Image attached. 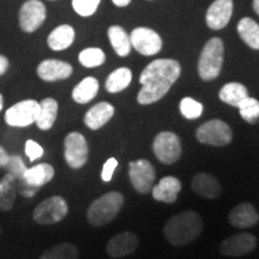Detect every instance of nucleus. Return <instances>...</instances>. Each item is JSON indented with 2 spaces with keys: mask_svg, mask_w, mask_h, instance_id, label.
Masks as SVG:
<instances>
[{
  "mask_svg": "<svg viewBox=\"0 0 259 259\" xmlns=\"http://www.w3.org/2000/svg\"><path fill=\"white\" fill-rule=\"evenodd\" d=\"M108 38L111 41L113 50L119 57H127L131 52V40L125 29L119 25H112L108 29Z\"/></svg>",
  "mask_w": 259,
  "mask_h": 259,
  "instance_id": "obj_27",
  "label": "nucleus"
},
{
  "mask_svg": "<svg viewBox=\"0 0 259 259\" xmlns=\"http://www.w3.org/2000/svg\"><path fill=\"white\" fill-rule=\"evenodd\" d=\"M17 191L22 197H24V198H32V197L36 196V193L40 191V189L29 185L25 181L19 179L17 180Z\"/></svg>",
  "mask_w": 259,
  "mask_h": 259,
  "instance_id": "obj_38",
  "label": "nucleus"
},
{
  "mask_svg": "<svg viewBox=\"0 0 259 259\" xmlns=\"http://www.w3.org/2000/svg\"><path fill=\"white\" fill-rule=\"evenodd\" d=\"M240 116L248 124H257L259 122V101L254 97L247 96L238 106Z\"/></svg>",
  "mask_w": 259,
  "mask_h": 259,
  "instance_id": "obj_31",
  "label": "nucleus"
},
{
  "mask_svg": "<svg viewBox=\"0 0 259 259\" xmlns=\"http://www.w3.org/2000/svg\"><path fill=\"white\" fill-rule=\"evenodd\" d=\"M10 160V155L4 148L0 145V168H4Z\"/></svg>",
  "mask_w": 259,
  "mask_h": 259,
  "instance_id": "obj_39",
  "label": "nucleus"
},
{
  "mask_svg": "<svg viewBox=\"0 0 259 259\" xmlns=\"http://www.w3.org/2000/svg\"><path fill=\"white\" fill-rule=\"evenodd\" d=\"M196 138L199 143L211 147H225L233 141L231 126L220 119H212L200 125L196 131Z\"/></svg>",
  "mask_w": 259,
  "mask_h": 259,
  "instance_id": "obj_6",
  "label": "nucleus"
},
{
  "mask_svg": "<svg viewBox=\"0 0 259 259\" xmlns=\"http://www.w3.org/2000/svg\"><path fill=\"white\" fill-rule=\"evenodd\" d=\"M203 228L202 216L193 210H186L168 220L163 227V236L170 245L185 246L196 240Z\"/></svg>",
  "mask_w": 259,
  "mask_h": 259,
  "instance_id": "obj_2",
  "label": "nucleus"
},
{
  "mask_svg": "<svg viewBox=\"0 0 259 259\" xmlns=\"http://www.w3.org/2000/svg\"><path fill=\"white\" fill-rule=\"evenodd\" d=\"M40 103L35 100H23L15 103L5 112V122L11 127H28L35 124Z\"/></svg>",
  "mask_w": 259,
  "mask_h": 259,
  "instance_id": "obj_10",
  "label": "nucleus"
},
{
  "mask_svg": "<svg viewBox=\"0 0 259 259\" xmlns=\"http://www.w3.org/2000/svg\"><path fill=\"white\" fill-rule=\"evenodd\" d=\"M0 234H2V227H0Z\"/></svg>",
  "mask_w": 259,
  "mask_h": 259,
  "instance_id": "obj_44",
  "label": "nucleus"
},
{
  "mask_svg": "<svg viewBox=\"0 0 259 259\" xmlns=\"http://www.w3.org/2000/svg\"><path fill=\"white\" fill-rule=\"evenodd\" d=\"M247 96V88H246L244 84L236 82L225 84L221 88V90H220L219 94L220 100H221L222 102H225L229 106L236 107V108H238V106L240 105Z\"/></svg>",
  "mask_w": 259,
  "mask_h": 259,
  "instance_id": "obj_26",
  "label": "nucleus"
},
{
  "mask_svg": "<svg viewBox=\"0 0 259 259\" xmlns=\"http://www.w3.org/2000/svg\"><path fill=\"white\" fill-rule=\"evenodd\" d=\"M257 246V238L251 233H238L226 240L220 246V252L228 257H241L251 253Z\"/></svg>",
  "mask_w": 259,
  "mask_h": 259,
  "instance_id": "obj_12",
  "label": "nucleus"
},
{
  "mask_svg": "<svg viewBox=\"0 0 259 259\" xmlns=\"http://www.w3.org/2000/svg\"><path fill=\"white\" fill-rule=\"evenodd\" d=\"M9 66H10V63L8 58L0 54V76H3V74L6 73V71L9 70Z\"/></svg>",
  "mask_w": 259,
  "mask_h": 259,
  "instance_id": "obj_40",
  "label": "nucleus"
},
{
  "mask_svg": "<svg viewBox=\"0 0 259 259\" xmlns=\"http://www.w3.org/2000/svg\"><path fill=\"white\" fill-rule=\"evenodd\" d=\"M228 221L235 228L246 229L257 225L259 221V215L251 203L244 202L238 204L235 208L231 210L228 215Z\"/></svg>",
  "mask_w": 259,
  "mask_h": 259,
  "instance_id": "obj_18",
  "label": "nucleus"
},
{
  "mask_svg": "<svg viewBox=\"0 0 259 259\" xmlns=\"http://www.w3.org/2000/svg\"><path fill=\"white\" fill-rule=\"evenodd\" d=\"M17 179L6 173L0 180V210L10 211L15 205L17 198Z\"/></svg>",
  "mask_w": 259,
  "mask_h": 259,
  "instance_id": "obj_23",
  "label": "nucleus"
},
{
  "mask_svg": "<svg viewBox=\"0 0 259 259\" xmlns=\"http://www.w3.org/2000/svg\"><path fill=\"white\" fill-rule=\"evenodd\" d=\"M131 46L142 56H155L162 48V38L156 31L149 28H136L130 35Z\"/></svg>",
  "mask_w": 259,
  "mask_h": 259,
  "instance_id": "obj_11",
  "label": "nucleus"
},
{
  "mask_svg": "<svg viewBox=\"0 0 259 259\" xmlns=\"http://www.w3.org/2000/svg\"><path fill=\"white\" fill-rule=\"evenodd\" d=\"M181 73V65L174 59L151 61L139 77L142 89L137 95L139 105H151L160 101L169 92Z\"/></svg>",
  "mask_w": 259,
  "mask_h": 259,
  "instance_id": "obj_1",
  "label": "nucleus"
},
{
  "mask_svg": "<svg viewBox=\"0 0 259 259\" xmlns=\"http://www.w3.org/2000/svg\"><path fill=\"white\" fill-rule=\"evenodd\" d=\"M100 84L95 77H85L74 87L72 90V99L79 105H85L95 99L99 93Z\"/></svg>",
  "mask_w": 259,
  "mask_h": 259,
  "instance_id": "obj_24",
  "label": "nucleus"
},
{
  "mask_svg": "<svg viewBox=\"0 0 259 259\" xmlns=\"http://www.w3.org/2000/svg\"><path fill=\"white\" fill-rule=\"evenodd\" d=\"M233 0H215L206 12V24L212 30L223 29L231 21Z\"/></svg>",
  "mask_w": 259,
  "mask_h": 259,
  "instance_id": "obj_17",
  "label": "nucleus"
},
{
  "mask_svg": "<svg viewBox=\"0 0 259 259\" xmlns=\"http://www.w3.org/2000/svg\"><path fill=\"white\" fill-rule=\"evenodd\" d=\"M225 46L220 37H212L206 42L198 61V74L203 80H213L221 73Z\"/></svg>",
  "mask_w": 259,
  "mask_h": 259,
  "instance_id": "obj_4",
  "label": "nucleus"
},
{
  "mask_svg": "<svg viewBox=\"0 0 259 259\" xmlns=\"http://www.w3.org/2000/svg\"><path fill=\"white\" fill-rule=\"evenodd\" d=\"M128 178L132 187L141 194L151 192L156 180V171L150 161L145 158L131 161L128 163Z\"/></svg>",
  "mask_w": 259,
  "mask_h": 259,
  "instance_id": "obj_9",
  "label": "nucleus"
},
{
  "mask_svg": "<svg viewBox=\"0 0 259 259\" xmlns=\"http://www.w3.org/2000/svg\"><path fill=\"white\" fill-rule=\"evenodd\" d=\"M139 239L134 232H121L107 242L106 251L109 257L122 258L132 254L138 248Z\"/></svg>",
  "mask_w": 259,
  "mask_h": 259,
  "instance_id": "obj_14",
  "label": "nucleus"
},
{
  "mask_svg": "<svg viewBox=\"0 0 259 259\" xmlns=\"http://www.w3.org/2000/svg\"><path fill=\"white\" fill-rule=\"evenodd\" d=\"M153 151L161 163L168 166L176 163L183 154V145L179 136L170 131L160 132L154 138Z\"/></svg>",
  "mask_w": 259,
  "mask_h": 259,
  "instance_id": "obj_7",
  "label": "nucleus"
},
{
  "mask_svg": "<svg viewBox=\"0 0 259 259\" xmlns=\"http://www.w3.org/2000/svg\"><path fill=\"white\" fill-rule=\"evenodd\" d=\"M4 168L8 170L9 174H11V176L15 177L17 180L22 179L24 173L28 169L23 158L19 156V155H10V160Z\"/></svg>",
  "mask_w": 259,
  "mask_h": 259,
  "instance_id": "obj_34",
  "label": "nucleus"
},
{
  "mask_svg": "<svg viewBox=\"0 0 259 259\" xmlns=\"http://www.w3.org/2000/svg\"><path fill=\"white\" fill-rule=\"evenodd\" d=\"M191 189L194 193L205 199H216L221 196L222 185L215 176L210 173H198L191 180Z\"/></svg>",
  "mask_w": 259,
  "mask_h": 259,
  "instance_id": "obj_15",
  "label": "nucleus"
},
{
  "mask_svg": "<svg viewBox=\"0 0 259 259\" xmlns=\"http://www.w3.org/2000/svg\"><path fill=\"white\" fill-rule=\"evenodd\" d=\"M179 109L184 118L189 119V120H194V119H198L202 116L204 107L202 103L192 99V97H184L180 101Z\"/></svg>",
  "mask_w": 259,
  "mask_h": 259,
  "instance_id": "obj_33",
  "label": "nucleus"
},
{
  "mask_svg": "<svg viewBox=\"0 0 259 259\" xmlns=\"http://www.w3.org/2000/svg\"><path fill=\"white\" fill-rule=\"evenodd\" d=\"M24 151L30 162H34L38 160V158H41L44 156V153H45L44 148H42L37 142L32 141V139H28V141L25 142Z\"/></svg>",
  "mask_w": 259,
  "mask_h": 259,
  "instance_id": "obj_36",
  "label": "nucleus"
},
{
  "mask_svg": "<svg viewBox=\"0 0 259 259\" xmlns=\"http://www.w3.org/2000/svg\"><path fill=\"white\" fill-rule=\"evenodd\" d=\"M78 248L71 242H61L48 248L41 254L40 259H78Z\"/></svg>",
  "mask_w": 259,
  "mask_h": 259,
  "instance_id": "obj_30",
  "label": "nucleus"
},
{
  "mask_svg": "<svg viewBox=\"0 0 259 259\" xmlns=\"http://www.w3.org/2000/svg\"><path fill=\"white\" fill-rule=\"evenodd\" d=\"M181 189H183V184L178 178L167 176L162 178L157 185H154L151 193H153V198L157 202L173 204L177 202L178 194Z\"/></svg>",
  "mask_w": 259,
  "mask_h": 259,
  "instance_id": "obj_19",
  "label": "nucleus"
},
{
  "mask_svg": "<svg viewBox=\"0 0 259 259\" xmlns=\"http://www.w3.org/2000/svg\"><path fill=\"white\" fill-rule=\"evenodd\" d=\"M64 158L72 169H80L89 158V145L79 132H70L64 139Z\"/></svg>",
  "mask_w": 259,
  "mask_h": 259,
  "instance_id": "obj_8",
  "label": "nucleus"
},
{
  "mask_svg": "<svg viewBox=\"0 0 259 259\" xmlns=\"http://www.w3.org/2000/svg\"><path fill=\"white\" fill-rule=\"evenodd\" d=\"M58 111H59V105H58L57 100L46 97L40 102V108H38L35 124L42 131H48L56 124Z\"/></svg>",
  "mask_w": 259,
  "mask_h": 259,
  "instance_id": "obj_22",
  "label": "nucleus"
},
{
  "mask_svg": "<svg viewBox=\"0 0 259 259\" xmlns=\"http://www.w3.org/2000/svg\"><path fill=\"white\" fill-rule=\"evenodd\" d=\"M74 30L71 25L63 24L59 25L51 32L47 38V44L51 50L53 51H64L69 48L73 44Z\"/></svg>",
  "mask_w": 259,
  "mask_h": 259,
  "instance_id": "obj_25",
  "label": "nucleus"
},
{
  "mask_svg": "<svg viewBox=\"0 0 259 259\" xmlns=\"http://www.w3.org/2000/svg\"><path fill=\"white\" fill-rule=\"evenodd\" d=\"M3 107H4V100H3V95L0 94V112H2Z\"/></svg>",
  "mask_w": 259,
  "mask_h": 259,
  "instance_id": "obj_43",
  "label": "nucleus"
},
{
  "mask_svg": "<svg viewBox=\"0 0 259 259\" xmlns=\"http://www.w3.org/2000/svg\"><path fill=\"white\" fill-rule=\"evenodd\" d=\"M101 0H72L74 11L83 17H89L96 12Z\"/></svg>",
  "mask_w": 259,
  "mask_h": 259,
  "instance_id": "obj_35",
  "label": "nucleus"
},
{
  "mask_svg": "<svg viewBox=\"0 0 259 259\" xmlns=\"http://www.w3.org/2000/svg\"><path fill=\"white\" fill-rule=\"evenodd\" d=\"M118 166H119L118 160H116L115 157H109L108 160L103 163V167L101 170L102 181H105V183H109V181L112 180L113 174H114V171L116 168H118Z\"/></svg>",
  "mask_w": 259,
  "mask_h": 259,
  "instance_id": "obj_37",
  "label": "nucleus"
},
{
  "mask_svg": "<svg viewBox=\"0 0 259 259\" xmlns=\"http://www.w3.org/2000/svg\"><path fill=\"white\" fill-rule=\"evenodd\" d=\"M69 213V204L61 196L48 197L32 211V219L37 225L51 226L63 221Z\"/></svg>",
  "mask_w": 259,
  "mask_h": 259,
  "instance_id": "obj_5",
  "label": "nucleus"
},
{
  "mask_svg": "<svg viewBox=\"0 0 259 259\" xmlns=\"http://www.w3.org/2000/svg\"><path fill=\"white\" fill-rule=\"evenodd\" d=\"M46 19V8L40 0H28L19 12V24L25 32H34Z\"/></svg>",
  "mask_w": 259,
  "mask_h": 259,
  "instance_id": "obj_13",
  "label": "nucleus"
},
{
  "mask_svg": "<svg viewBox=\"0 0 259 259\" xmlns=\"http://www.w3.org/2000/svg\"><path fill=\"white\" fill-rule=\"evenodd\" d=\"M54 176H56V170H54L53 166L42 162V163L35 164V166L28 168L22 180L25 181L29 185L41 189L42 186H45L50 181L53 180Z\"/></svg>",
  "mask_w": 259,
  "mask_h": 259,
  "instance_id": "obj_21",
  "label": "nucleus"
},
{
  "mask_svg": "<svg viewBox=\"0 0 259 259\" xmlns=\"http://www.w3.org/2000/svg\"><path fill=\"white\" fill-rule=\"evenodd\" d=\"M132 80V72L128 67H119L107 77L105 87L111 94L120 93L130 85Z\"/></svg>",
  "mask_w": 259,
  "mask_h": 259,
  "instance_id": "obj_28",
  "label": "nucleus"
},
{
  "mask_svg": "<svg viewBox=\"0 0 259 259\" xmlns=\"http://www.w3.org/2000/svg\"><path fill=\"white\" fill-rule=\"evenodd\" d=\"M115 109L111 103L99 102L93 106L84 115V124L93 131L102 128L114 115Z\"/></svg>",
  "mask_w": 259,
  "mask_h": 259,
  "instance_id": "obj_20",
  "label": "nucleus"
},
{
  "mask_svg": "<svg viewBox=\"0 0 259 259\" xmlns=\"http://www.w3.org/2000/svg\"><path fill=\"white\" fill-rule=\"evenodd\" d=\"M238 32L241 40L252 50H259V24L252 18L245 17L238 23Z\"/></svg>",
  "mask_w": 259,
  "mask_h": 259,
  "instance_id": "obj_29",
  "label": "nucleus"
},
{
  "mask_svg": "<svg viewBox=\"0 0 259 259\" xmlns=\"http://www.w3.org/2000/svg\"><path fill=\"white\" fill-rule=\"evenodd\" d=\"M125 203L124 194L111 191L93 200L87 211V220L93 227H103L111 223L120 212Z\"/></svg>",
  "mask_w": 259,
  "mask_h": 259,
  "instance_id": "obj_3",
  "label": "nucleus"
},
{
  "mask_svg": "<svg viewBox=\"0 0 259 259\" xmlns=\"http://www.w3.org/2000/svg\"><path fill=\"white\" fill-rule=\"evenodd\" d=\"M73 69L69 63L58 59H46L37 66L38 77L45 82H57L69 78Z\"/></svg>",
  "mask_w": 259,
  "mask_h": 259,
  "instance_id": "obj_16",
  "label": "nucleus"
},
{
  "mask_svg": "<svg viewBox=\"0 0 259 259\" xmlns=\"http://www.w3.org/2000/svg\"><path fill=\"white\" fill-rule=\"evenodd\" d=\"M253 9L255 14L259 16V0H253Z\"/></svg>",
  "mask_w": 259,
  "mask_h": 259,
  "instance_id": "obj_42",
  "label": "nucleus"
},
{
  "mask_svg": "<svg viewBox=\"0 0 259 259\" xmlns=\"http://www.w3.org/2000/svg\"><path fill=\"white\" fill-rule=\"evenodd\" d=\"M113 4L119 6V8H124V6H127L131 0H112Z\"/></svg>",
  "mask_w": 259,
  "mask_h": 259,
  "instance_id": "obj_41",
  "label": "nucleus"
},
{
  "mask_svg": "<svg viewBox=\"0 0 259 259\" xmlns=\"http://www.w3.org/2000/svg\"><path fill=\"white\" fill-rule=\"evenodd\" d=\"M78 60L82 66L88 67V69H93V67L101 66V65L106 61V54L105 52L100 48L90 47L85 48L79 53Z\"/></svg>",
  "mask_w": 259,
  "mask_h": 259,
  "instance_id": "obj_32",
  "label": "nucleus"
}]
</instances>
